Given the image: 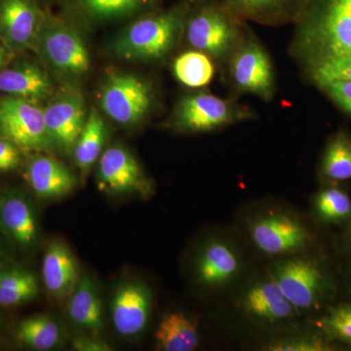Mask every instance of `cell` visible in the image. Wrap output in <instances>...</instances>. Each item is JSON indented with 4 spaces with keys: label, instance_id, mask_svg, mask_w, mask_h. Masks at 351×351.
<instances>
[{
    "label": "cell",
    "instance_id": "obj_29",
    "mask_svg": "<svg viewBox=\"0 0 351 351\" xmlns=\"http://www.w3.org/2000/svg\"><path fill=\"white\" fill-rule=\"evenodd\" d=\"M152 0H78L83 12L91 19L108 21L127 17L152 3Z\"/></svg>",
    "mask_w": 351,
    "mask_h": 351
},
{
    "label": "cell",
    "instance_id": "obj_15",
    "mask_svg": "<svg viewBox=\"0 0 351 351\" xmlns=\"http://www.w3.org/2000/svg\"><path fill=\"white\" fill-rule=\"evenodd\" d=\"M152 294L144 284L127 281L115 291L112 301L113 327L123 337L142 334L149 323Z\"/></svg>",
    "mask_w": 351,
    "mask_h": 351
},
{
    "label": "cell",
    "instance_id": "obj_31",
    "mask_svg": "<svg viewBox=\"0 0 351 351\" xmlns=\"http://www.w3.org/2000/svg\"><path fill=\"white\" fill-rule=\"evenodd\" d=\"M323 336L330 341L351 346V304L332 307L318 322Z\"/></svg>",
    "mask_w": 351,
    "mask_h": 351
},
{
    "label": "cell",
    "instance_id": "obj_10",
    "mask_svg": "<svg viewBox=\"0 0 351 351\" xmlns=\"http://www.w3.org/2000/svg\"><path fill=\"white\" fill-rule=\"evenodd\" d=\"M251 237L263 253L284 256L306 249L313 234L299 219L282 213L261 217L251 226Z\"/></svg>",
    "mask_w": 351,
    "mask_h": 351
},
{
    "label": "cell",
    "instance_id": "obj_32",
    "mask_svg": "<svg viewBox=\"0 0 351 351\" xmlns=\"http://www.w3.org/2000/svg\"><path fill=\"white\" fill-rule=\"evenodd\" d=\"M311 73L318 86L332 80L351 82V54L327 60L311 69Z\"/></svg>",
    "mask_w": 351,
    "mask_h": 351
},
{
    "label": "cell",
    "instance_id": "obj_34",
    "mask_svg": "<svg viewBox=\"0 0 351 351\" xmlns=\"http://www.w3.org/2000/svg\"><path fill=\"white\" fill-rule=\"evenodd\" d=\"M332 101L351 115V82L350 80H332L320 85Z\"/></svg>",
    "mask_w": 351,
    "mask_h": 351
},
{
    "label": "cell",
    "instance_id": "obj_4",
    "mask_svg": "<svg viewBox=\"0 0 351 351\" xmlns=\"http://www.w3.org/2000/svg\"><path fill=\"white\" fill-rule=\"evenodd\" d=\"M239 18L226 3H206L186 21L188 43L210 58L221 59L232 54L239 45Z\"/></svg>",
    "mask_w": 351,
    "mask_h": 351
},
{
    "label": "cell",
    "instance_id": "obj_19",
    "mask_svg": "<svg viewBox=\"0 0 351 351\" xmlns=\"http://www.w3.org/2000/svg\"><path fill=\"white\" fill-rule=\"evenodd\" d=\"M239 260L230 245L212 241L201 251L196 261V277L201 285L221 287L237 276Z\"/></svg>",
    "mask_w": 351,
    "mask_h": 351
},
{
    "label": "cell",
    "instance_id": "obj_26",
    "mask_svg": "<svg viewBox=\"0 0 351 351\" xmlns=\"http://www.w3.org/2000/svg\"><path fill=\"white\" fill-rule=\"evenodd\" d=\"M38 293V279L29 270L16 265L0 267V306H22Z\"/></svg>",
    "mask_w": 351,
    "mask_h": 351
},
{
    "label": "cell",
    "instance_id": "obj_22",
    "mask_svg": "<svg viewBox=\"0 0 351 351\" xmlns=\"http://www.w3.org/2000/svg\"><path fill=\"white\" fill-rule=\"evenodd\" d=\"M307 0H225L230 10L239 18L256 22H283L297 19Z\"/></svg>",
    "mask_w": 351,
    "mask_h": 351
},
{
    "label": "cell",
    "instance_id": "obj_35",
    "mask_svg": "<svg viewBox=\"0 0 351 351\" xmlns=\"http://www.w3.org/2000/svg\"><path fill=\"white\" fill-rule=\"evenodd\" d=\"M22 152L17 145L0 138V172L17 170L22 163Z\"/></svg>",
    "mask_w": 351,
    "mask_h": 351
},
{
    "label": "cell",
    "instance_id": "obj_2",
    "mask_svg": "<svg viewBox=\"0 0 351 351\" xmlns=\"http://www.w3.org/2000/svg\"><path fill=\"white\" fill-rule=\"evenodd\" d=\"M186 6L145 16L126 27L113 40L110 51L119 59L156 61L174 49L184 31Z\"/></svg>",
    "mask_w": 351,
    "mask_h": 351
},
{
    "label": "cell",
    "instance_id": "obj_3",
    "mask_svg": "<svg viewBox=\"0 0 351 351\" xmlns=\"http://www.w3.org/2000/svg\"><path fill=\"white\" fill-rule=\"evenodd\" d=\"M31 49L51 68L69 77H80L89 71V53L80 34L45 13Z\"/></svg>",
    "mask_w": 351,
    "mask_h": 351
},
{
    "label": "cell",
    "instance_id": "obj_21",
    "mask_svg": "<svg viewBox=\"0 0 351 351\" xmlns=\"http://www.w3.org/2000/svg\"><path fill=\"white\" fill-rule=\"evenodd\" d=\"M69 317L76 326L99 334L103 330V307L96 284L91 277L84 274L75 290L69 298Z\"/></svg>",
    "mask_w": 351,
    "mask_h": 351
},
{
    "label": "cell",
    "instance_id": "obj_38",
    "mask_svg": "<svg viewBox=\"0 0 351 351\" xmlns=\"http://www.w3.org/2000/svg\"><path fill=\"white\" fill-rule=\"evenodd\" d=\"M348 221H350V223H348V230H346V239H348L351 247V218Z\"/></svg>",
    "mask_w": 351,
    "mask_h": 351
},
{
    "label": "cell",
    "instance_id": "obj_36",
    "mask_svg": "<svg viewBox=\"0 0 351 351\" xmlns=\"http://www.w3.org/2000/svg\"><path fill=\"white\" fill-rule=\"evenodd\" d=\"M73 348L78 351H110L112 348L106 341L93 337H75L73 339Z\"/></svg>",
    "mask_w": 351,
    "mask_h": 351
},
{
    "label": "cell",
    "instance_id": "obj_14",
    "mask_svg": "<svg viewBox=\"0 0 351 351\" xmlns=\"http://www.w3.org/2000/svg\"><path fill=\"white\" fill-rule=\"evenodd\" d=\"M0 232L22 250H32L38 244V214L31 200L18 189L2 191L0 196Z\"/></svg>",
    "mask_w": 351,
    "mask_h": 351
},
{
    "label": "cell",
    "instance_id": "obj_16",
    "mask_svg": "<svg viewBox=\"0 0 351 351\" xmlns=\"http://www.w3.org/2000/svg\"><path fill=\"white\" fill-rule=\"evenodd\" d=\"M0 93L40 105L55 93L47 71L34 62L12 61L0 71Z\"/></svg>",
    "mask_w": 351,
    "mask_h": 351
},
{
    "label": "cell",
    "instance_id": "obj_9",
    "mask_svg": "<svg viewBox=\"0 0 351 351\" xmlns=\"http://www.w3.org/2000/svg\"><path fill=\"white\" fill-rule=\"evenodd\" d=\"M43 114L54 149L66 154L73 152L88 117L82 94L73 87L60 90L47 101Z\"/></svg>",
    "mask_w": 351,
    "mask_h": 351
},
{
    "label": "cell",
    "instance_id": "obj_28",
    "mask_svg": "<svg viewBox=\"0 0 351 351\" xmlns=\"http://www.w3.org/2000/svg\"><path fill=\"white\" fill-rule=\"evenodd\" d=\"M322 174L331 182L351 179V140L339 133L328 145L322 161Z\"/></svg>",
    "mask_w": 351,
    "mask_h": 351
},
{
    "label": "cell",
    "instance_id": "obj_20",
    "mask_svg": "<svg viewBox=\"0 0 351 351\" xmlns=\"http://www.w3.org/2000/svg\"><path fill=\"white\" fill-rule=\"evenodd\" d=\"M243 307L252 317L270 323L290 319L298 311L271 278L247 291Z\"/></svg>",
    "mask_w": 351,
    "mask_h": 351
},
{
    "label": "cell",
    "instance_id": "obj_39",
    "mask_svg": "<svg viewBox=\"0 0 351 351\" xmlns=\"http://www.w3.org/2000/svg\"><path fill=\"white\" fill-rule=\"evenodd\" d=\"M2 195V191H1V189H0V196H1Z\"/></svg>",
    "mask_w": 351,
    "mask_h": 351
},
{
    "label": "cell",
    "instance_id": "obj_13",
    "mask_svg": "<svg viewBox=\"0 0 351 351\" xmlns=\"http://www.w3.org/2000/svg\"><path fill=\"white\" fill-rule=\"evenodd\" d=\"M43 16L34 0H0V41L14 55L31 49Z\"/></svg>",
    "mask_w": 351,
    "mask_h": 351
},
{
    "label": "cell",
    "instance_id": "obj_8",
    "mask_svg": "<svg viewBox=\"0 0 351 351\" xmlns=\"http://www.w3.org/2000/svg\"><path fill=\"white\" fill-rule=\"evenodd\" d=\"M251 117V112L215 95L199 92L186 97L176 108L173 124L182 131L215 130Z\"/></svg>",
    "mask_w": 351,
    "mask_h": 351
},
{
    "label": "cell",
    "instance_id": "obj_23",
    "mask_svg": "<svg viewBox=\"0 0 351 351\" xmlns=\"http://www.w3.org/2000/svg\"><path fill=\"white\" fill-rule=\"evenodd\" d=\"M154 338L158 350L164 351L195 350L199 343L195 323L182 313L164 315Z\"/></svg>",
    "mask_w": 351,
    "mask_h": 351
},
{
    "label": "cell",
    "instance_id": "obj_33",
    "mask_svg": "<svg viewBox=\"0 0 351 351\" xmlns=\"http://www.w3.org/2000/svg\"><path fill=\"white\" fill-rule=\"evenodd\" d=\"M269 351H331L334 343L324 336H302L278 339L265 346Z\"/></svg>",
    "mask_w": 351,
    "mask_h": 351
},
{
    "label": "cell",
    "instance_id": "obj_17",
    "mask_svg": "<svg viewBox=\"0 0 351 351\" xmlns=\"http://www.w3.org/2000/svg\"><path fill=\"white\" fill-rule=\"evenodd\" d=\"M24 176L34 195L43 200L64 197L77 186L75 175L64 164L40 154L27 161Z\"/></svg>",
    "mask_w": 351,
    "mask_h": 351
},
{
    "label": "cell",
    "instance_id": "obj_27",
    "mask_svg": "<svg viewBox=\"0 0 351 351\" xmlns=\"http://www.w3.org/2000/svg\"><path fill=\"white\" fill-rule=\"evenodd\" d=\"M176 78L191 88L206 86L214 77L211 58L200 51H189L175 60L173 66Z\"/></svg>",
    "mask_w": 351,
    "mask_h": 351
},
{
    "label": "cell",
    "instance_id": "obj_7",
    "mask_svg": "<svg viewBox=\"0 0 351 351\" xmlns=\"http://www.w3.org/2000/svg\"><path fill=\"white\" fill-rule=\"evenodd\" d=\"M100 105L113 121L121 125H134L142 121L151 110L152 87L137 75L114 73L101 87Z\"/></svg>",
    "mask_w": 351,
    "mask_h": 351
},
{
    "label": "cell",
    "instance_id": "obj_30",
    "mask_svg": "<svg viewBox=\"0 0 351 351\" xmlns=\"http://www.w3.org/2000/svg\"><path fill=\"white\" fill-rule=\"evenodd\" d=\"M314 208L324 223H336L351 218V199L343 189L329 186L316 195Z\"/></svg>",
    "mask_w": 351,
    "mask_h": 351
},
{
    "label": "cell",
    "instance_id": "obj_18",
    "mask_svg": "<svg viewBox=\"0 0 351 351\" xmlns=\"http://www.w3.org/2000/svg\"><path fill=\"white\" fill-rule=\"evenodd\" d=\"M80 278L77 261L68 245L53 240L43 261V283L49 294L57 300L69 299Z\"/></svg>",
    "mask_w": 351,
    "mask_h": 351
},
{
    "label": "cell",
    "instance_id": "obj_5",
    "mask_svg": "<svg viewBox=\"0 0 351 351\" xmlns=\"http://www.w3.org/2000/svg\"><path fill=\"white\" fill-rule=\"evenodd\" d=\"M0 138L17 145L22 152L54 149L44 121L43 108L15 97H0Z\"/></svg>",
    "mask_w": 351,
    "mask_h": 351
},
{
    "label": "cell",
    "instance_id": "obj_12",
    "mask_svg": "<svg viewBox=\"0 0 351 351\" xmlns=\"http://www.w3.org/2000/svg\"><path fill=\"white\" fill-rule=\"evenodd\" d=\"M97 177L99 188L112 195H144L149 191L140 164L121 145H113L101 154Z\"/></svg>",
    "mask_w": 351,
    "mask_h": 351
},
{
    "label": "cell",
    "instance_id": "obj_24",
    "mask_svg": "<svg viewBox=\"0 0 351 351\" xmlns=\"http://www.w3.org/2000/svg\"><path fill=\"white\" fill-rule=\"evenodd\" d=\"M21 345L31 350H54L63 341V330L59 322L48 314H38L21 321L15 330Z\"/></svg>",
    "mask_w": 351,
    "mask_h": 351
},
{
    "label": "cell",
    "instance_id": "obj_6",
    "mask_svg": "<svg viewBox=\"0 0 351 351\" xmlns=\"http://www.w3.org/2000/svg\"><path fill=\"white\" fill-rule=\"evenodd\" d=\"M270 278L297 311H307L324 301L329 288L320 263L313 258H289L274 267Z\"/></svg>",
    "mask_w": 351,
    "mask_h": 351
},
{
    "label": "cell",
    "instance_id": "obj_1",
    "mask_svg": "<svg viewBox=\"0 0 351 351\" xmlns=\"http://www.w3.org/2000/svg\"><path fill=\"white\" fill-rule=\"evenodd\" d=\"M295 20L293 50L311 69L351 54V0H307Z\"/></svg>",
    "mask_w": 351,
    "mask_h": 351
},
{
    "label": "cell",
    "instance_id": "obj_11",
    "mask_svg": "<svg viewBox=\"0 0 351 351\" xmlns=\"http://www.w3.org/2000/svg\"><path fill=\"white\" fill-rule=\"evenodd\" d=\"M230 75L235 87L245 93L269 100L274 96V73L267 51L255 39L239 43L232 52Z\"/></svg>",
    "mask_w": 351,
    "mask_h": 351
},
{
    "label": "cell",
    "instance_id": "obj_37",
    "mask_svg": "<svg viewBox=\"0 0 351 351\" xmlns=\"http://www.w3.org/2000/svg\"><path fill=\"white\" fill-rule=\"evenodd\" d=\"M15 55L0 41V71H2L13 60Z\"/></svg>",
    "mask_w": 351,
    "mask_h": 351
},
{
    "label": "cell",
    "instance_id": "obj_25",
    "mask_svg": "<svg viewBox=\"0 0 351 351\" xmlns=\"http://www.w3.org/2000/svg\"><path fill=\"white\" fill-rule=\"evenodd\" d=\"M107 135L108 128L103 117L96 108H91L73 149L75 161L83 178L86 177L100 157Z\"/></svg>",
    "mask_w": 351,
    "mask_h": 351
}]
</instances>
